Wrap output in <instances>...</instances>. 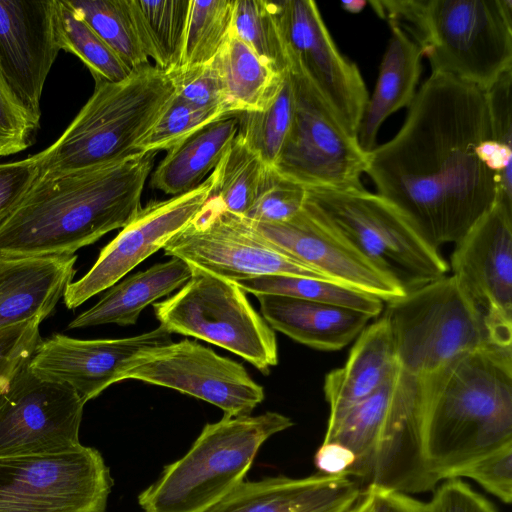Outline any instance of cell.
<instances>
[{"label":"cell","mask_w":512,"mask_h":512,"mask_svg":"<svg viewBox=\"0 0 512 512\" xmlns=\"http://www.w3.org/2000/svg\"><path fill=\"white\" fill-rule=\"evenodd\" d=\"M490 138L486 90L432 72L397 134L368 153L365 173L439 250L459 241L497 200V177L476 152Z\"/></svg>","instance_id":"obj_1"},{"label":"cell","mask_w":512,"mask_h":512,"mask_svg":"<svg viewBox=\"0 0 512 512\" xmlns=\"http://www.w3.org/2000/svg\"><path fill=\"white\" fill-rule=\"evenodd\" d=\"M156 152L41 175L0 228V256H70L125 227L140 211Z\"/></svg>","instance_id":"obj_2"},{"label":"cell","mask_w":512,"mask_h":512,"mask_svg":"<svg viewBox=\"0 0 512 512\" xmlns=\"http://www.w3.org/2000/svg\"><path fill=\"white\" fill-rule=\"evenodd\" d=\"M418 378L424 453L437 482L512 443V346L462 353Z\"/></svg>","instance_id":"obj_3"},{"label":"cell","mask_w":512,"mask_h":512,"mask_svg":"<svg viewBox=\"0 0 512 512\" xmlns=\"http://www.w3.org/2000/svg\"><path fill=\"white\" fill-rule=\"evenodd\" d=\"M424 404L420 379L397 372L367 399L328 419L324 442L349 448L355 462L347 476L362 489L414 494L435 488L424 453Z\"/></svg>","instance_id":"obj_4"},{"label":"cell","mask_w":512,"mask_h":512,"mask_svg":"<svg viewBox=\"0 0 512 512\" xmlns=\"http://www.w3.org/2000/svg\"><path fill=\"white\" fill-rule=\"evenodd\" d=\"M401 27L432 72L487 90L512 69L511 0H382L369 2Z\"/></svg>","instance_id":"obj_5"},{"label":"cell","mask_w":512,"mask_h":512,"mask_svg":"<svg viewBox=\"0 0 512 512\" xmlns=\"http://www.w3.org/2000/svg\"><path fill=\"white\" fill-rule=\"evenodd\" d=\"M169 72L146 65L119 82L95 80V89L60 137L32 155L39 174L107 165L136 153L175 95Z\"/></svg>","instance_id":"obj_6"},{"label":"cell","mask_w":512,"mask_h":512,"mask_svg":"<svg viewBox=\"0 0 512 512\" xmlns=\"http://www.w3.org/2000/svg\"><path fill=\"white\" fill-rule=\"evenodd\" d=\"M291 426L277 412L206 424L189 451L139 495V505L144 512L206 511L244 481L261 445Z\"/></svg>","instance_id":"obj_7"},{"label":"cell","mask_w":512,"mask_h":512,"mask_svg":"<svg viewBox=\"0 0 512 512\" xmlns=\"http://www.w3.org/2000/svg\"><path fill=\"white\" fill-rule=\"evenodd\" d=\"M309 205L405 293L446 275L448 265L392 203L363 189L307 190Z\"/></svg>","instance_id":"obj_8"},{"label":"cell","mask_w":512,"mask_h":512,"mask_svg":"<svg viewBox=\"0 0 512 512\" xmlns=\"http://www.w3.org/2000/svg\"><path fill=\"white\" fill-rule=\"evenodd\" d=\"M383 317L400 368L415 377L436 371L462 353L498 345L483 314L453 275L388 302Z\"/></svg>","instance_id":"obj_9"},{"label":"cell","mask_w":512,"mask_h":512,"mask_svg":"<svg viewBox=\"0 0 512 512\" xmlns=\"http://www.w3.org/2000/svg\"><path fill=\"white\" fill-rule=\"evenodd\" d=\"M160 326L228 350L263 374L278 364L276 334L234 282L192 271L178 292L153 303Z\"/></svg>","instance_id":"obj_10"},{"label":"cell","mask_w":512,"mask_h":512,"mask_svg":"<svg viewBox=\"0 0 512 512\" xmlns=\"http://www.w3.org/2000/svg\"><path fill=\"white\" fill-rule=\"evenodd\" d=\"M294 90V116L272 167L306 190L363 189L368 153L350 135L306 76L287 68Z\"/></svg>","instance_id":"obj_11"},{"label":"cell","mask_w":512,"mask_h":512,"mask_svg":"<svg viewBox=\"0 0 512 512\" xmlns=\"http://www.w3.org/2000/svg\"><path fill=\"white\" fill-rule=\"evenodd\" d=\"M113 479L100 452L0 455V512H105Z\"/></svg>","instance_id":"obj_12"},{"label":"cell","mask_w":512,"mask_h":512,"mask_svg":"<svg viewBox=\"0 0 512 512\" xmlns=\"http://www.w3.org/2000/svg\"><path fill=\"white\" fill-rule=\"evenodd\" d=\"M163 250L192 271L229 281L265 275L327 280L267 240L245 217L227 211L213 195Z\"/></svg>","instance_id":"obj_13"},{"label":"cell","mask_w":512,"mask_h":512,"mask_svg":"<svg viewBox=\"0 0 512 512\" xmlns=\"http://www.w3.org/2000/svg\"><path fill=\"white\" fill-rule=\"evenodd\" d=\"M129 379L204 400L228 417L251 415L264 400L263 387L243 365L188 339L139 352L120 374V381Z\"/></svg>","instance_id":"obj_14"},{"label":"cell","mask_w":512,"mask_h":512,"mask_svg":"<svg viewBox=\"0 0 512 512\" xmlns=\"http://www.w3.org/2000/svg\"><path fill=\"white\" fill-rule=\"evenodd\" d=\"M271 2L288 66L306 76L346 131L356 137L369 97L358 67L339 52L314 1Z\"/></svg>","instance_id":"obj_15"},{"label":"cell","mask_w":512,"mask_h":512,"mask_svg":"<svg viewBox=\"0 0 512 512\" xmlns=\"http://www.w3.org/2000/svg\"><path fill=\"white\" fill-rule=\"evenodd\" d=\"M28 362L0 395V455L79 446L85 402L70 386L37 377Z\"/></svg>","instance_id":"obj_16"},{"label":"cell","mask_w":512,"mask_h":512,"mask_svg":"<svg viewBox=\"0 0 512 512\" xmlns=\"http://www.w3.org/2000/svg\"><path fill=\"white\" fill-rule=\"evenodd\" d=\"M212 172L199 186L162 201H152L103 247L90 270L66 288L63 300L75 309L113 286L141 262L182 231L203 209L213 194Z\"/></svg>","instance_id":"obj_17"},{"label":"cell","mask_w":512,"mask_h":512,"mask_svg":"<svg viewBox=\"0 0 512 512\" xmlns=\"http://www.w3.org/2000/svg\"><path fill=\"white\" fill-rule=\"evenodd\" d=\"M451 269L500 346H512V208L496 201L455 243Z\"/></svg>","instance_id":"obj_18"},{"label":"cell","mask_w":512,"mask_h":512,"mask_svg":"<svg viewBox=\"0 0 512 512\" xmlns=\"http://www.w3.org/2000/svg\"><path fill=\"white\" fill-rule=\"evenodd\" d=\"M248 221L267 240L329 281L387 303L406 294L396 281L352 247L306 202L298 214L283 222Z\"/></svg>","instance_id":"obj_19"},{"label":"cell","mask_w":512,"mask_h":512,"mask_svg":"<svg viewBox=\"0 0 512 512\" xmlns=\"http://www.w3.org/2000/svg\"><path fill=\"white\" fill-rule=\"evenodd\" d=\"M170 342L171 334L160 325L117 339L86 340L57 333L40 340L28 366L43 380L70 386L86 403L120 382L123 368L139 352Z\"/></svg>","instance_id":"obj_20"},{"label":"cell","mask_w":512,"mask_h":512,"mask_svg":"<svg viewBox=\"0 0 512 512\" xmlns=\"http://www.w3.org/2000/svg\"><path fill=\"white\" fill-rule=\"evenodd\" d=\"M56 0H0V63L25 108L41 118L45 81L60 51Z\"/></svg>","instance_id":"obj_21"},{"label":"cell","mask_w":512,"mask_h":512,"mask_svg":"<svg viewBox=\"0 0 512 512\" xmlns=\"http://www.w3.org/2000/svg\"><path fill=\"white\" fill-rule=\"evenodd\" d=\"M363 493L346 475L243 481L204 512H350Z\"/></svg>","instance_id":"obj_22"},{"label":"cell","mask_w":512,"mask_h":512,"mask_svg":"<svg viewBox=\"0 0 512 512\" xmlns=\"http://www.w3.org/2000/svg\"><path fill=\"white\" fill-rule=\"evenodd\" d=\"M77 256H0V330L43 321L63 298Z\"/></svg>","instance_id":"obj_23"},{"label":"cell","mask_w":512,"mask_h":512,"mask_svg":"<svg viewBox=\"0 0 512 512\" xmlns=\"http://www.w3.org/2000/svg\"><path fill=\"white\" fill-rule=\"evenodd\" d=\"M262 317L275 331L308 347L340 350L357 338L371 319L349 308L279 295H256Z\"/></svg>","instance_id":"obj_24"},{"label":"cell","mask_w":512,"mask_h":512,"mask_svg":"<svg viewBox=\"0 0 512 512\" xmlns=\"http://www.w3.org/2000/svg\"><path fill=\"white\" fill-rule=\"evenodd\" d=\"M399 369L387 321L382 316L357 336L345 364L326 374L324 395L334 419L381 388Z\"/></svg>","instance_id":"obj_25"},{"label":"cell","mask_w":512,"mask_h":512,"mask_svg":"<svg viewBox=\"0 0 512 512\" xmlns=\"http://www.w3.org/2000/svg\"><path fill=\"white\" fill-rule=\"evenodd\" d=\"M391 36L383 55L376 86L361 116L357 140L367 153L376 147L380 126L388 116L409 107L421 74V52L406 32L390 24Z\"/></svg>","instance_id":"obj_26"},{"label":"cell","mask_w":512,"mask_h":512,"mask_svg":"<svg viewBox=\"0 0 512 512\" xmlns=\"http://www.w3.org/2000/svg\"><path fill=\"white\" fill-rule=\"evenodd\" d=\"M191 276L190 266L178 258L154 264L108 288L100 300L74 318L68 328L134 325L149 304L181 288Z\"/></svg>","instance_id":"obj_27"},{"label":"cell","mask_w":512,"mask_h":512,"mask_svg":"<svg viewBox=\"0 0 512 512\" xmlns=\"http://www.w3.org/2000/svg\"><path fill=\"white\" fill-rule=\"evenodd\" d=\"M236 115L211 122L167 150L151 184L166 194L180 195L199 186L213 172L236 137Z\"/></svg>","instance_id":"obj_28"},{"label":"cell","mask_w":512,"mask_h":512,"mask_svg":"<svg viewBox=\"0 0 512 512\" xmlns=\"http://www.w3.org/2000/svg\"><path fill=\"white\" fill-rule=\"evenodd\" d=\"M213 63L226 101L236 115L264 109L276 94L284 73L275 70L232 32Z\"/></svg>","instance_id":"obj_29"},{"label":"cell","mask_w":512,"mask_h":512,"mask_svg":"<svg viewBox=\"0 0 512 512\" xmlns=\"http://www.w3.org/2000/svg\"><path fill=\"white\" fill-rule=\"evenodd\" d=\"M191 0H129L144 53L164 71L178 68Z\"/></svg>","instance_id":"obj_30"},{"label":"cell","mask_w":512,"mask_h":512,"mask_svg":"<svg viewBox=\"0 0 512 512\" xmlns=\"http://www.w3.org/2000/svg\"><path fill=\"white\" fill-rule=\"evenodd\" d=\"M245 293L270 294L327 303L356 310L375 318L380 315L383 301L373 295L323 279L265 275L232 281Z\"/></svg>","instance_id":"obj_31"},{"label":"cell","mask_w":512,"mask_h":512,"mask_svg":"<svg viewBox=\"0 0 512 512\" xmlns=\"http://www.w3.org/2000/svg\"><path fill=\"white\" fill-rule=\"evenodd\" d=\"M55 31L60 50L77 56L94 80L119 82L131 71L68 0H56Z\"/></svg>","instance_id":"obj_32"},{"label":"cell","mask_w":512,"mask_h":512,"mask_svg":"<svg viewBox=\"0 0 512 512\" xmlns=\"http://www.w3.org/2000/svg\"><path fill=\"white\" fill-rule=\"evenodd\" d=\"M294 116V90L288 70L273 99L259 111L236 115L237 135L268 167H273L289 134Z\"/></svg>","instance_id":"obj_33"},{"label":"cell","mask_w":512,"mask_h":512,"mask_svg":"<svg viewBox=\"0 0 512 512\" xmlns=\"http://www.w3.org/2000/svg\"><path fill=\"white\" fill-rule=\"evenodd\" d=\"M266 168L259 155L236 135L213 171L212 195L227 211L244 217L257 197Z\"/></svg>","instance_id":"obj_34"},{"label":"cell","mask_w":512,"mask_h":512,"mask_svg":"<svg viewBox=\"0 0 512 512\" xmlns=\"http://www.w3.org/2000/svg\"><path fill=\"white\" fill-rule=\"evenodd\" d=\"M88 25L131 70L149 65L129 0H68Z\"/></svg>","instance_id":"obj_35"},{"label":"cell","mask_w":512,"mask_h":512,"mask_svg":"<svg viewBox=\"0 0 512 512\" xmlns=\"http://www.w3.org/2000/svg\"><path fill=\"white\" fill-rule=\"evenodd\" d=\"M234 6L235 0H191L178 68L205 65L216 58L231 35Z\"/></svg>","instance_id":"obj_36"},{"label":"cell","mask_w":512,"mask_h":512,"mask_svg":"<svg viewBox=\"0 0 512 512\" xmlns=\"http://www.w3.org/2000/svg\"><path fill=\"white\" fill-rule=\"evenodd\" d=\"M232 33L280 73L287 56L271 1L235 0Z\"/></svg>","instance_id":"obj_37"},{"label":"cell","mask_w":512,"mask_h":512,"mask_svg":"<svg viewBox=\"0 0 512 512\" xmlns=\"http://www.w3.org/2000/svg\"><path fill=\"white\" fill-rule=\"evenodd\" d=\"M232 115L235 114L226 107L200 108L174 95L157 123L139 142L136 152L168 150L207 124Z\"/></svg>","instance_id":"obj_38"},{"label":"cell","mask_w":512,"mask_h":512,"mask_svg":"<svg viewBox=\"0 0 512 512\" xmlns=\"http://www.w3.org/2000/svg\"><path fill=\"white\" fill-rule=\"evenodd\" d=\"M306 197L304 187L267 166L257 197L244 217L259 223L283 222L303 209Z\"/></svg>","instance_id":"obj_39"},{"label":"cell","mask_w":512,"mask_h":512,"mask_svg":"<svg viewBox=\"0 0 512 512\" xmlns=\"http://www.w3.org/2000/svg\"><path fill=\"white\" fill-rule=\"evenodd\" d=\"M40 119L30 113L8 84L0 63V157L32 145Z\"/></svg>","instance_id":"obj_40"},{"label":"cell","mask_w":512,"mask_h":512,"mask_svg":"<svg viewBox=\"0 0 512 512\" xmlns=\"http://www.w3.org/2000/svg\"><path fill=\"white\" fill-rule=\"evenodd\" d=\"M169 73L176 89L175 95L183 101L200 108L223 106L234 113L226 101L213 61L201 66L178 68Z\"/></svg>","instance_id":"obj_41"},{"label":"cell","mask_w":512,"mask_h":512,"mask_svg":"<svg viewBox=\"0 0 512 512\" xmlns=\"http://www.w3.org/2000/svg\"><path fill=\"white\" fill-rule=\"evenodd\" d=\"M466 477L505 504L512 500V443H508L463 467L453 478Z\"/></svg>","instance_id":"obj_42"},{"label":"cell","mask_w":512,"mask_h":512,"mask_svg":"<svg viewBox=\"0 0 512 512\" xmlns=\"http://www.w3.org/2000/svg\"><path fill=\"white\" fill-rule=\"evenodd\" d=\"M41 320L0 330V395L15 374L31 359L40 342Z\"/></svg>","instance_id":"obj_43"},{"label":"cell","mask_w":512,"mask_h":512,"mask_svg":"<svg viewBox=\"0 0 512 512\" xmlns=\"http://www.w3.org/2000/svg\"><path fill=\"white\" fill-rule=\"evenodd\" d=\"M39 175L32 157L0 163V228L12 215Z\"/></svg>","instance_id":"obj_44"},{"label":"cell","mask_w":512,"mask_h":512,"mask_svg":"<svg viewBox=\"0 0 512 512\" xmlns=\"http://www.w3.org/2000/svg\"><path fill=\"white\" fill-rule=\"evenodd\" d=\"M427 505L429 512H497L491 502L460 478L445 479Z\"/></svg>","instance_id":"obj_45"},{"label":"cell","mask_w":512,"mask_h":512,"mask_svg":"<svg viewBox=\"0 0 512 512\" xmlns=\"http://www.w3.org/2000/svg\"><path fill=\"white\" fill-rule=\"evenodd\" d=\"M512 69L486 90L491 139L512 148Z\"/></svg>","instance_id":"obj_46"},{"label":"cell","mask_w":512,"mask_h":512,"mask_svg":"<svg viewBox=\"0 0 512 512\" xmlns=\"http://www.w3.org/2000/svg\"><path fill=\"white\" fill-rule=\"evenodd\" d=\"M355 462L352 451L341 443L324 442L317 449L314 464L323 475H346Z\"/></svg>","instance_id":"obj_47"},{"label":"cell","mask_w":512,"mask_h":512,"mask_svg":"<svg viewBox=\"0 0 512 512\" xmlns=\"http://www.w3.org/2000/svg\"><path fill=\"white\" fill-rule=\"evenodd\" d=\"M384 512H429L428 505L409 494L386 492Z\"/></svg>","instance_id":"obj_48"},{"label":"cell","mask_w":512,"mask_h":512,"mask_svg":"<svg viewBox=\"0 0 512 512\" xmlns=\"http://www.w3.org/2000/svg\"><path fill=\"white\" fill-rule=\"evenodd\" d=\"M386 492L375 487L363 489L360 499L350 512H384Z\"/></svg>","instance_id":"obj_49"},{"label":"cell","mask_w":512,"mask_h":512,"mask_svg":"<svg viewBox=\"0 0 512 512\" xmlns=\"http://www.w3.org/2000/svg\"><path fill=\"white\" fill-rule=\"evenodd\" d=\"M343 9L351 13L360 12L364 6L366 5V1L364 0H352V1H344L341 3Z\"/></svg>","instance_id":"obj_50"}]
</instances>
